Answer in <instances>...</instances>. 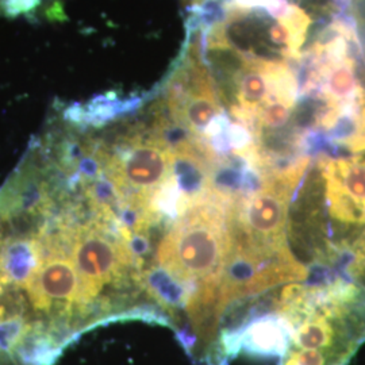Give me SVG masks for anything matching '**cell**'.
Returning <instances> with one entry per match:
<instances>
[{
  "label": "cell",
  "mask_w": 365,
  "mask_h": 365,
  "mask_svg": "<svg viewBox=\"0 0 365 365\" xmlns=\"http://www.w3.org/2000/svg\"><path fill=\"white\" fill-rule=\"evenodd\" d=\"M226 197L215 190L184 210L158 250L160 264L182 283L221 284L222 271L232 249L226 229Z\"/></svg>",
  "instance_id": "1"
},
{
  "label": "cell",
  "mask_w": 365,
  "mask_h": 365,
  "mask_svg": "<svg viewBox=\"0 0 365 365\" xmlns=\"http://www.w3.org/2000/svg\"><path fill=\"white\" fill-rule=\"evenodd\" d=\"M108 173L120 192L146 199L157 194L173 176V152L161 138L135 140L107 163Z\"/></svg>",
  "instance_id": "2"
},
{
  "label": "cell",
  "mask_w": 365,
  "mask_h": 365,
  "mask_svg": "<svg viewBox=\"0 0 365 365\" xmlns=\"http://www.w3.org/2000/svg\"><path fill=\"white\" fill-rule=\"evenodd\" d=\"M71 252L81 283L80 307L95 299L130 261L126 247L98 227L80 229Z\"/></svg>",
  "instance_id": "3"
},
{
  "label": "cell",
  "mask_w": 365,
  "mask_h": 365,
  "mask_svg": "<svg viewBox=\"0 0 365 365\" xmlns=\"http://www.w3.org/2000/svg\"><path fill=\"white\" fill-rule=\"evenodd\" d=\"M24 288L31 307L41 314L52 310H71L72 304L80 307L81 283L78 269L71 257L53 252L45 259L39 256L38 264L29 274Z\"/></svg>",
  "instance_id": "4"
},
{
  "label": "cell",
  "mask_w": 365,
  "mask_h": 365,
  "mask_svg": "<svg viewBox=\"0 0 365 365\" xmlns=\"http://www.w3.org/2000/svg\"><path fill=\"white\" fill-rule=\"evenodd\" d=\"M294 327L277 315H262L242 327L237 336V354L241 351L262 357H283L287 352Z\"/></svg>",
  "instance_id": "5"
},
{
  "label": "cell",
  "mask_w": 365,
  "mask_h": 365,
  "mask_svg": "<svg viewBox=\"0 0 365 365\" xmlns=\"http://www.w3.org/2000/svg\"><path fill=\"white\" fill-rule=\"evenodd\" d=\"M345 15L348 16L354 29L359 51L365 68V0H352L351 9Z\"/></svg>",
  "instance_id": "6"
},
{
  "label": "cell",
  "mask_w": 365,
  "mask_h": 365,
  "mask_svg": "<svg viewBox=\"0 0 365 365\" xmlns=\"http://www.w3.org/2000/svg\"><path fill=\"white\" fill-rule=\"evenodd\" d=\"M41 4V0H0V10L4 15L15 18L22 14L36 11Z\"/></svg>",
  "instance_id": "7"
},
{
  "label": "cell",
  "mask_w": 365,
  "mask_h": 365,
  "mask_svg": "<svg viewBox=\"0 0 365 365\" xmlns=\"http://www.w3.org/2000/svg\"><path fill=\"white\" fill-rule=\"evenodd\" d=\"M0 365H19L13 354L0 351Z\"/></svg>",
  "instance_id": "8"
},
{
  "label": "cell",
  "mask_w": 365,
  "mask_h": 365,
  "mask_svg": "<svg viewBox=\"0 0 365 365\" xmlns=\"http://www.w3.org/2000/svg\"><path fill=\"white\" fill-rule=\"evenodd\" d=\"M3 287H4V282H3V279H1V276H0V297H1V294H3ZM3 315H4V309L0 307V324L4 322Z\"/></svg>",
  "instance_id": "9"
},
{
  "label": "cell",
  "mask_w": 365,
  "mask_h": 365,
  "mask_svg": "<svg viewBox=\"0 0 365 365\" xmlns=\"http://www.w3.org/2000/svg\"><path fill=\"white\" fill-rule=\"evenodd\" d=\"M205 1H207V0H190V4H192V6H202ZM209 1H212V0H209Z\"/></svg>",
  "instance_id": "10"
}]
</instances>
